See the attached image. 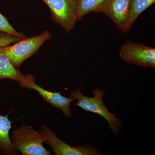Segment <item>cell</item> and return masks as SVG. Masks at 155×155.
I'll use <instances>...</instances> for the list:
<instances>
[{
    "label": "cell",
    "mask_w": 155,
    "mask_h": 155,
    "mask_svg": "<svg viewBox=\"0 0 155 155\" xmlns=\"http://www.w3.org/2000/svg\"><path fill=\"white\" fill-rule=\"evenodd\" d=\"M92 94L93 97L86 96L82 93L80 89L77 88L71 92L70 97L78 100L75 104L76 106L85 111L99 114L104 117L113 133H119V127H122V121L106 107L103 101L104 91L101 89L97 88L94 91Z\"/></svg>",
    "instance_id": "6da1fadb"
},
{
    "label": "cell",
    "mask_w": 155,
    "mask_h": 155,
    "mask_svg": "<svg viewBox=\"0 0 155 155\" xmlns=\"http://www.w3.org/2000/svg\"><path fill=\"white\" fill-rule=\"evenodd\" d=\"M12 143L23 155H49L50 151L43 145V136L31 126L24 125L15 128L12 133Z\"/></svg>",
    "instance_id": "7a4b0ae2"
},
{
    "label": "cell",
    "mask_w": 155,
    "mask_h": 155,
    "mask_svg": "<svg viewBox=\"0 0 155 155\" xmlns=\"http://www.w3.org/2000/svg\"><path fill=\"white\" fill-rule=\"evenodd\" d=\"M51 36L49 31H45L37 36L24 38L14 45L0 48V51L7 56L14 67L18 68L25 60L35 54Z\"/></svg>",
    "instance_id": "3957f363"
},
{
    "label": "cell",
    "mask_w": 155,
    "mask_h": 155,
    "mask_svg": "<svg viewBox=\"0 0 155 155\" xmlns=\"http://www.w3.org/2000/svg\"><path fill=\"white\" fill-rule=\"evenodd\" d=\"M50 9L53 22L68 33L75 27L76 0H42Z\"/></svg>",
    "instance_id": "277c9868"
},
{
    "label": "cell",
    "mask_w": 155,
    "mask_h": 155,
    "mask_svg": "<svg viewBox=\"0 0 155 155\" xmlns=\"http://www.w3.org/2000/svg\"><path fill=\"white\" fill-rule=\"evenodd\" d=\"M119 55L127 64L155 69V48L128 40L122 46Z\"/></svg>",
    "instance_id": "5b68a950"
},
{
    "label": "cell",
    "mask_w": 155,
    "mask_h": 155,
    "mask_svg": "<svg viewBox=\"0 0 155 155\" xmlns=\"http://www.w3.org/2000/svg\"><path fill=\"white\" fill-rule=\"evenodd\" d=\"M39 130L44 137L45 143L51 147L57 155H104L91 144L78 147H72L62 141L54 132L46 126L42 125Z\"/></svg>",
    "instance_id": "8992f818"
},
{
    "label": "cell",
    "mask_w": 155,
    "mask_h": 155,
    "mask_svg": "<svg viewBox=\"0 0 155 155\" xmlns=\"http://www.w3.org/2000/svg\"><path fill=\"white\" fill-rule=\"evenodd\" d=\"M22 87H27L28 89H33L39 94L41 96L53 107L61 109L64 116L69 117L71 116L70 107L71 103L74 101L72 97L63 96L61 93L48 91L38 86L35 82V78L31 74L24 75L22 81L19 82Z\"/></svg>",
    "instance_id": "52a82bcc"
},
{
    "label": "cell",
    "mask_w": 155,
    "mask_h": 155,
    "mask_svg": "<svg viewBox=\"0 0 155 155\" xmlns=\"http://www.w3.org/2000/svg\"><path fill=\"white\" fill-rule=\"evenodd\" d=\"M130 0H105L96 12L106 14L122 32L127 30Z\"/></svg>",
    "instance_id": "ba28073f"
},
{
    "label": "cell",
    "mask_w": 155,
    "mask_h": 155,
    "mask_svg": "<svg viewBox=\"0 0 155 155\" xmlns=\"http://www.w3.org/2000/svg\"><path fill=\"white\" fill-rule=\"evenodd\" d=\"M8 114L6 116L0 115V153L2 154L16 155L17 150L14 147L9 136L11 127Z\"/></svg>",
    "instance_id": "9c48e42d"
},
{
    "label": "cell",
    "mask_w": 155,
    "mask_h": 155,
    "mask_svg": "<svg viewBox=\"0 0 155 155\" xmlns=\"http://www.w3.org/2000/svg\"><path fill=\"white\" fill-rule=\"evenodd\" d=\"M23 77L24 75L14 67L7 56L0 51V79L8 78L19 82Z\"/></svg>",
    "instance_id": "30bf717a"
},
{
    "label": "cell",
    "mask_w": 155,
    "mask_h": 155,
    "mask_svg": "<svg viewBox=\"0 0 155 155\" xmlns=\"http://www.w3.org/2000/svg\"><path fill=\"white\" fill-rule=\"evenodd\" d=\"M155 0H130L127 30L142 12L155 3Z\"/></svg>",
    "instance_id": "8fae6325"
},
{
    "label": "cell",
    "mask_w": 155,
    "mask_h": 155,
    "mask_svg": "<svg viewBox=\"0 0 155 155\" xmlns=\"http://www.w3.org/2000/svg\"><path fill=\"white\" fill-rule=\"evenodd\" d=\"M105 0H76L77 21L88 13L96 12L98 8Z\"/></svg>",
    "instance_id": "7c38bea8"
},
{
    "label": "cell",
    "mask_w": 155,
    "mask_h": 155,
    "mask_svg": "<svg viewBox=\"0 0 155 155\" xmlns=\"http://www.w3.org/2000/svg\"><path fill=\"white\" fill-rule=\"evenodd\" d=\"M0 32H5L11 35L20 38H25V36L23 34L19 33L9 23L5 17L0 13Z\"/></svg>",
    "instance_id": "4fadbf2b"
},
{
    "label": "cell",
    "mask_w": 155,
    "mask_h": 155,
    "mask_svg": "<svg viewBox=\"0 0 155 155\" xmlns=\"http://www.w3.org/2000/svg\"><path fill=\"white\" fill-rule=\"evenodd\" d=\"M22 38L11 35L5 32H0V48L16 43L22 39Z\"/></svg>",
    "instance_id": "5bb4252c"
},
{
    "label": "cell",
    "mask_w": 155,
    "mask_h": 155,
    "mask_svg": "<svg viewBox=\"0 0 155 155\" xmlns=\"http://www.w3.org/2000/svg\"><path fill=\"white\" fill-rule=\"evenodd\" d=\"M10 1H13V0H10Z\"/></svg>",
    "instance_id": "9a60e30c"
}]
</instances>
